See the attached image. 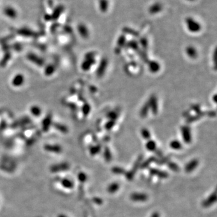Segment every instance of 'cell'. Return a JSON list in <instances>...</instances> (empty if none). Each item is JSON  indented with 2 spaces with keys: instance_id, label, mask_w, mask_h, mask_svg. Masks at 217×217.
Segmentation results:
<instances>
[{
  "instance_id": "cell-33",
  "label": "cell",
  "mask_w": 217,
  "mask_h": 217,
  "mask_svg": "<svg viewBox=\"0 0 217 217\" xmlns=\"http://www.w3.org/2000/svg\"><path fill=\"white\" fill-rule=\"evenodd\" d=\"M55 71V68L54 66L49 65L47 66L45 70V73L47 76H51V74H53L54 73V72Z\"/></svg>"
},
{
  "instance_id": "cell-23",
  "label": "cell",
  "mask_w": 217,
  "mask_h": 217,
  "mask_svg": "<svg viewBox=\"0 0 217 217\" xmlns=\"http://www.w3.org/2000/svg\"><path fill=\"white\" fill-rule=\"evenodd\" d=\"M112 172L117 175H125L126 172L124 169L120 167H113L112 168Z\"/></svg>"
},
{
  "instance_id": "cell-12",
  "label": "cell",
  "mask_w": 217,
  "mask_h": 217,
  "mask_svg": "<svg viewBox=\"0 0 217 217\" xmlns=\"http://www.w3.org/2000/svg\"><path fill=\"white\" fill-rule=\"evenodd\" d=\"M27 59L39 66H42L44 64V60L42 58L33 53H29L27 55Z\"/></svg>"
},
{
  "instance_id": "cell-30",
  "label": "cell",
  "mask_w": 217,
  "mask_h": 217,
  "mask_svg": "<svg viewBox=\"0 0 217 217\" xmlns=\"http://www.w3.org/2000/svg\"><path fill=\"white\" fill-rule=\"evenodd\" d=\"M30 110L32 114L35 117H38L41 114V109L37 106H34L31 107Z\"/></svg>"
},
{
  "instance_id": "cell-18",
  "label": "cell",
  "mask_w": 217,
  "mask_h": 217,
  "mask_svg": "<svg viewBox=\"0 0 217 217\" xmlns=\"http://www.w3.org/2000/svg\"><path fill=\"white\" fill-rule=\"evenodd\" d=\"M156 157L151 156L150 158H148V159H147L145 161L142 162V163L141 164L140 168L141 169H144V168H148L151 163L156 162Z\"/></svg>"
},
{
  "instance_id": "cell-26",
  "label": "cell",
  "mask_w": 217,
  "mask_h": 217,
  "mask_svg": "<svg viewBox=\"0 0 217 217\" xmlns=\"http://www.w3.org/2000/svg\"><path fill=\"white\" fill-rule=\"evenodd\" d=\"M141 135H142V138L144 139H146L147 141L150 139L151 133H150V131L147 129H146V128L142 129L141 131Z\"/></svg>"
},
{
  "instance_id": "cell-15",
  "label": "cell",
  "mask_w": 217,
  "mask_h": 217,
  "mask_svg": "<svg viewBox=\"0 0 217 217\" xmlns=\"http://www.w3.org/2000/svg\"><path fill=\"white\" fill-rule=\"evenodd\" d=\"M187 56L191 59H195L197 56V51L195 48L192 45L188 46L185 49Z\"/></svg>"
},
{
  "instance_id": "cell-3",
  "label": "cell",
  "mask_w": 217,
  "mask_h": 217,
  "mask_svg": "<svg viewBox=\"0 0 217 217\" xmlns=\"http://www.w3.org/2000/svg\"><path fill=\"white\" fill-rule=\"evenodd\" d=\"M181 135L183 141L186 143H190L192 142V135L191 128L188 126H183L181 127Z\"/></svg>"
},
{
  "instance_id": "cell-4",
  "label": "cell",
  "mask_w": 217,
  "mask_h": 217,
  "mask_svg": "<svg viewBox=\"0 0 217 217\" xmlns=\"http://www.w3.org/2000/svg\"><path fill=\"white\" fill-rule=\"evenodd\" d=\"M108 65V60L106 58H102L101 60L100 64L98 66L97 70L96 71V75L98 77L100 78L105 74L106 70Z\"/></svg>"
},
{
  "instance_id": "cell-31",
  "label": "cell",
  "mask_w": 217,
  "mask_h": 217,
  "mask_svg": "<svg viewBox=\"0 0 217 217\" xmlns=\"http://www.w3.org/2000/svg\"><path fill=\"white\" fill-rule=\"evenodd\" d=\"M51 117L50 115H48L44 120L43 122H42V126H43V128L44 130H47L50 124H51Z\"/></svg>"
},
{
  "instance_id": "cell-19",
  "label": "cell",
  "mask_w": 217,
  "mask_h": 217,
  "mask_svg": "<svg viewBox=\"0 0 217 217\" xmlns=\"http://www.w3.org/2000/svg\"><path fill=\"white\" fill-rule=\"evenodd\" d=\"M170 147L174 150H180L182 148V144L179 140L174 139L170 142Z\"/></svg>"
},
{
  "instance_id": "cell-40",
  "label": "cell",
  "mask_w": 217,
  "mask_h": 217,
  "mask_svg": "<svg viewBox=\"0 0 217 217\" xmlns=\"http://www.w3.org/2000/svg\"><path fill=\"white\" fill-rule=\"evenodd\" d=\"M55 127H56L57 129H59V130H60L61 131H66V127L64 125L60 124H55Z\"/></svg>"
},
{
  "instance_id": "cell-13",
  "label": "cell",
  "mask_w": 217,
  "mask_h": 217,
  "mask_svg": "<svg viewBox=\"0 0 217 217\" xmlns=\"http://www.w3.org/2000/svg\"><path fill=\"white\" fill-rule=\"evenodd\" d=\"M24 77L21 74H18L16 75L12 79V83L15 87L22 86L24 83Z\"/></svg>"
},
{
  "instance_id": "cell-16",
  "label": "cell",
  "mask_w": 217,
  "mask_h": 217,
  "mask_svg": "<svg viewBox=\"0 0 217 217\" xmlns=\"http://www.w3.org/2000/svg\"><path fill=\"white\" fill-rule=\"evenodd\" d=\"M146 147L148 151L154 152L157 149L156 142L152 139H149L146 142Z\"/></svg>"
},
{
  "instance_id": "cell-34",
  "label": "cell",
  "mask_w": 217,
  "mask_h": 217,
  "mask_svg": "<svg viewBox=\"0 0 217 217\" xmlns=\"http://www.w3.org/2000/svg\"><path fill=\"white\" fill-rule=\"evenodd\" d=\"M90 105L88 104V103H85V104L82 107L83 113L85 115H88L90 113Z\"/></svg>"
},
{
  "instance_id": "cell-24",
  "label": "cell",
  "mask_w": 217,
  "mask_h": 217,
  "mask_svg": "<svg viewBox=\"0 0 217 217\" xmlns=\"http://www.w3.org/2000/svg\"><path fill=\"white\" fill-rule=\"evenodd\" d=\"M119 117L118 113L115 110H112L107 113V118L110 120H113L116 121Z\"/></svg>"
},
{
  "instance_id": "cell-43",
  "label": "cell",
  "mask_w": 217,
  "mask_h": 217,
  "mask_svg": "<svg viewBox=\"0 0 217 217\" xmlns=\"http://www.w3.org/2000/svg\"><path fill=\"white\" fill-rule=\"evenodd\" d=\"M188 1H193V0H188Z\"/></svg>"
},
{
  "instance_id": "cell-28",
  "label": "cell",
  "mask_w": 217,
  "mask_h": 217,
  "mask_svg": "<svg viewBox=\"0 0 217 217\" xmlns=\"http://www.w3.org/2000/svg\"><path fill=\"white\" fill-rule=\"evenodd\" d=\"M167 165L168 168L172 171H174V172H177L179 171L180 170V168L177 165V164L175 163V162H171V161H169L168 163H167Z\"/></svg>"
},
{
  "instance_id": "cell-8",
  "label": "cell",
  "mask_w": 217,
  "mask_h": 217,
  "mask_svg": "<svg viewBox=\"0 0 217 217\" xmlns=\"http://www.w3.org/2000/svg\"><path fill=\"white\" fill-rule=\"evenodd\" d=\"M216 201V191L212 193L209 197L202 202V206L204 208H209Z\"/></svg>"
},
{
  "instance_id": "cell-22",
  "label": "cell",
  "mask_w": 217,
  "mask_h": 217,
  "mask_svg": "<svg viewBox=\"0 0 217 217\" xmlns=\"http://www.w3.org/2000/svg\"><path fill=\"white\" fill-rule=\"evenodd\" d=\"M103 156H104V158L105 160L107 162H110L112 159V155L111 151L110 148L108 147H106L104 150V152H103Z\"/></svg>"
},
{
  "instance_id": "cell-9",
  "label": "cell",
  "mask_w": 217,
  "mask_h": 217,
  "mask_svg": "<svg viewBox=\"0 0 217 217\" xmlns=\"http://www.w3.org/2000/svg\"><path fill=\"white\" fill-rule=\"evenodd\" d=\"M96 62L95 58H90V59H85V60L83 61L81 64V69L85 71H89L91 67L95 65Z\"/></svg>"
},
{
  "instance_id": "cell-27",
  "label": "cell",
  "mask_w": 217,
  "mask_h": 217,
  "mask_svg": "<svg viewBox=\"0 0 217 217\" xmlns=\"http://www.w3.org/2000/svg\"><path fill=\"white\" fill-rule=\"evenodd\" d=\"M127 47L130 49L136 51L139 48V44L136 40H130L127 44Z\"/></svg>"
},
{
  "instance_id": "cell-14",
  "label": "cell",
  "mask_w": 217,
  "mask_h": 217,
  "mask_svg": "<svg viewBox=\"0 0 217 217\" xmlns=\"http://www.w3.org/2000/svg\"><path fill=\"white\" fill-rule=\"evenodd\" d=\"M126 45V38L124 35H121L117 41V47L116 48V53H118L121 51V49L123 47Z\"/></svg>"
},
{
  "instance_id": "cell-1",
  "label": "cell",
  "mask_w": 217,
  "mask_h": 217,
  "mask_svg": "<svg viewBox=\"0 0 217 217\" xmlns=\"http://www.w3.org/2000/svg\"><path fill=\"white\" fill-rule=\"evenodd\" d=\"M142 159H143V156L142 155H140V156L136 160L135 163L133 164L131 169L129 171H126L125 174V176L126 177L128 180L131 181L133 179L134 177H135V175L136 174L138 169L140 168Z\"/></svg>"
},
{
  "instance_id": "cell-17",
  "label": "cell",
  "mask_w": 217,
  "mask_h": 217,
  "mask_svg": "<svg viewBox=\"0 0 217 217\" xmlns=\"http://www.w3.org/2000/svg\"><path fill=\"white\" fill-rule=\"evenodd\" d=\"M119 189V184L117 182L110 183L107 188V191L110 194H114Z\"/></svg>"
},
{
  "instance_id": "cell-10",
  "label": "cell",
  "mask_w": 217,
  "mask_h": 217,
  "mask_svg": "<svg viewBox=\"0 0 217 217\" xmlns=\"http://www.w3.org/2000/svg\"><path fill=\"white\" fill-rule=\"evenodd\" d=\"M148 68L151 73H157L160 69V65L156 60H150L148 62Z\"/></svg>"
},
{
  "instance_id": "cell-6",
  "label": "cell",
  "mask_w": 217,
  "mask_h": 217,
  "mask_svg": "<svg viewBox=\"0 0 217 217\" xmlns=\"http://www.w3.org/2000/svg\"><path fill=\"white\" fill-rule=\"evenodd\" d=\"M130 199L133 201L144 202L148 199V196L142 192H133L130 195Z\"/></svg>"
},
{
  "instance_id": "cell-37",
  "label": "cell",
  "mask_w": 217,
  "mask_h": 217,
  "mask_svg": "<svg viewBox=\"0 0 217 217\" xmlns=\"http://www.w3.org/2000/svg\"><path fill=\"white\" fill-rule=\"evenodd\" d=\"M101 150V146H96L95 147H93L90 149V153L92 154H96L98 153Z\"/></svg>"
},
{
  "instance_id": "cell-20",
  "label": "cell",
  "mask_w": 217,
  "mask_h": 217,
  "mask_svg": "<svg viewBox=\"0 0 217 217\" xmlns=\"http://www.w3.org/2000/svg\"><path fill=\"white\" fill-rule=\"evenodd\" d=\"M149 110H150V107H149V106H148V102H146L145 104L143 105V106L142 107L141 110H140V116L141 117L144 118H146L148 113L149 112Z\"/></svg>"
},
{
  "instance_id": "cell-35",
  "label": "cell",
  "mask_w": 217,
  "mask_h": 217,
  "mask_svg": "<svg viewBox=\"0 0 217 217\" xmlns=\"http://www.w3.org/2000/svg\"><path fill=\"white\" fill-rule=\"evenodd\" d=\"M100 6L101 10L103 12H105L107 10L108 7V1L107 0H101L100 3Z\"/></svg>"
},
{
  "instance_id": "cell-41",
  "label": "cell",
  "mask_w": 217,
  "mask_h": 217,
  "mask_svg": "<svg viewBox=\"0 0 217 217\" xmlns=\"http://www.w3.org/2000/svg\"><path fill=\"white\" fill-rule=\"evenodd\" d=\"M151 217H160V214L158 212H155L153 213Z\"/></svg>"
},
{
  "instance_id": "cell-39",
  "label": "cell",
  "mask_w": 217,
  "mask_h": 217,
  "mask_svg": "<svg viewBox=\"0 0 217 217\" xmlns=\"http://www.w3.org/2000/svg\"><path fill=\"white\" fill-rule=\"evenodd\" d=\"M140 44L141 45V46L144 49L145 48H147V46H148V42H147V39L145 38V37L141 38V41H140Z\"/></svg>"
},
{
  "instance_id": "cell-5",
  "label": "cell",
  "mask_w": 217,
  "mask_h": 217,
  "mask_svg": "<svg viewBox=\"0 0 217 217\" xmlns=\"http://www.w3.org/2000/svg\"><path fill=\"white\" fill-rule=\"evenodd\" d=\"M147 102L153 114H157L158 112V102L156 96L155 95H152L151 96H150Z\"/></svg>"
},
{
  "instance_id": "cell-11",
  "label": "cell",
  "mask_w": 217,
  "mask_h": 217,
  "mask_svg": "<svg viewBox=\"0 0 217 217\" xmlns=\"http://www.w3.org/2000/svg\"><path fill=\"white\" fill-rule=\"evenodd\" d=\"M199 163V160L197 159H194L190 160L187 165H185L184 170L187 172H191L198 167Z\"/></svg>"
},
{
  "instance_id": "cell-21",
  "label": "cell",
  "mask_w": 217,
  "mask_h": 217,
  "mask_svg": "<svg viewBox=\"0 0 217 217\" xmlns=\"http://www.w3.org/2000/svg\"><path fill=\"white\" fill-rule=\"evenodd\" d=\"M204 114H205L204 112H201L200 113H197V114H196L194 116H188V118H187V122L188 123L193 122L195 121H197V120L200 119L202 117H203L204 115Z\"/></svg>"
},
{
  "instance_id": "cell-2",
  "label": "cell",
  "mask_w": 217,
  "mask_h": 217,
  "mask_svg": "<svg viewBox=\"0 0 217 217\" xmlns=\"http://www.w3.org/2000/svg\"><path fill=\"white\" fill-rule=\"evenodd\" d=\"M186 25L188 30L191 33H198L201 28L200 23L191 17L186 19Z\"/></svg>"
},
{
  "instance_id": "cell-42",
  "label": "cell",
  "mask_w": 217,
  "mask_h": 217,
  "mask_svg": "<svg viewBox=\"0 0 217 217\" xmlns=\"http://www.w3.org/2000/svg\"><path fill=\"white\" fill-rule=\"evenodd\" d=\"M216 95H214V102H216Z\"/></svg>"
},
{
  "instance_id": "cell-25",
  "label": "cell",
  "mask_w": 217,
  "mask_h": 217,
  "mask_svg": "<svg viewBox=\"0 0 217 217\" xmlns=\"http://www.w3.org/2000/svg\"><path fill=\"white\" fill-rule=\"evenodd\" d=\"M162 9V6L159 3H156L153 4L150 8V12L151 13H156L159 12Z\"/></svg>"
},
{
  "instance_id": "cell-7",
  "label": "cell",
  "mask_w": 217,
  "mask_h": 217,
  "mask_svg": "<svg viewBox=\"0 0 217 217\" xmlns=\"http://www.w3.org/2000/svg\"><path fill=\"white\" fill-rule=\"evenodd\" d=\"M149 172L151 175L156 176L160 179H167L168 177V174L167 172L158 170V168H150Z\"/></svg>"
},
{
  "instance_id": "cell-32",
  "label": "cell",
  "mask_w": 217,
  "mask_h": 217,
  "mask_svg": "<svg viewBox=\"0 0 217 217\" xmlns=\"http://www.w3.org/2000/svg\"><path fill=\"white\" fill-rule=\"evenodd\" d=\"M116 124V121H113V120H110L109 119V121L105 124V128L107 130H110L111 129H113V127L115 126Z\"/></svg>"
},
{
  "instance_id": "cell-38",
  "label": "cell",
  "mask_w": 217,
  "mask_h": 217,
  "mask_svg": "<svg viewBox=\"0 0 217 217\" xmlns=\"http://www.w3.org/2000/svg\"><path fill=\"white\" fill-rule=\"evenodd\" d=\"M191 109L192 110L195 112L197 113H200L202 111L201 110L200 106L199 105H194L192 106Z\"/></svg>"
},
{
  "instance_id": "cell-36",
  "label": "cell",
  "mask_w": 217,
  "mask_h": 217,
  "mask_svg": "<svg viewBox=\"0 0 217 217\" xmlns=\"http://www.w3.org/2000/svg\"><path fill=\"white\" fill-rule=\"evenodd\" d=\"M169 160H170V158L168 156L165 157V158L162 157V158H160V159H156V160L155 162H156L159 165H163L165 163H168L169 162Z\"/></svg>"
},
{
  "instance_id": "cell-29",
  "label": "cell",
  "mask_w": 217,
  "mask_h": 217,
  "mask_svg": "<svg viewBox=\"0 0 217 217\" xmlns=\"http://www.w3.org/2000/svg\"><path fill=\"white\" fill-rule=\"evenodd\" d=\"M79 32L82 37L86 38L88 37L89 33L87 28L84 25H81L79 27Z\"/></svg>"
}]
</instances>
